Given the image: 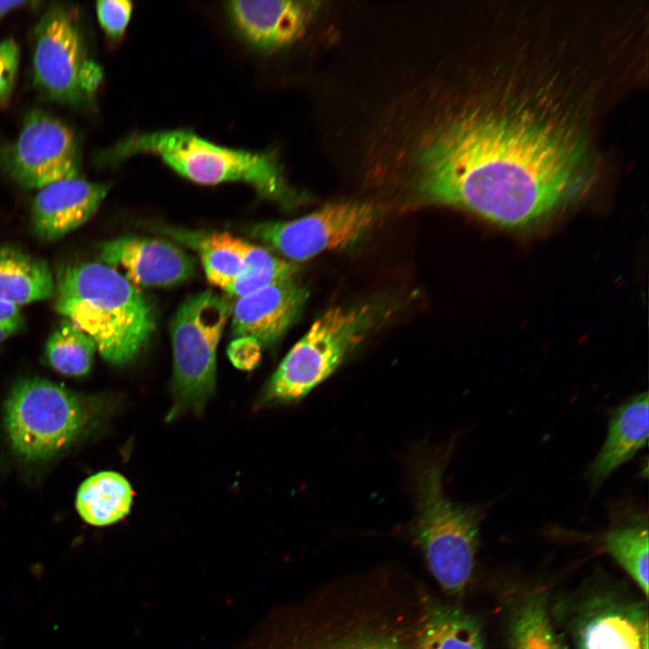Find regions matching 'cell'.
<instances>
[{
	"instance_id": "16",
	"label": "cell",
	"mask_w": 649,
	"mask_h": 649,
	"mask_svg": "<svg viewBox=\"0 0 649 649\" xmlns=\"http://www.w3.org/2000/svg\"><path fill=\"white\" fill-rule=\"evenodd\" d=\"M648 399L647 391L642 392L612 412L607 438L587 474L594 489L646 445L649 433Z\"/></svg>"
},
{
	"instance_id": "28",
	"label": "cell",
	"mask_w": 649,
	"mask_h": 649,
	"mask_svg": "<svg viewBox=\"0 0 649 649\" xmlns=\"http://www.w3.org/2000/svg\"><path fill=\"white\" fill-rule=\"evenodd\" d=\"M0 325L14 332L23 325V317L18 306L0 299Z\"/></svg>"
},
{
	"instance_id": "22",
	"label": "cell",
	"mask_w": 649,
	"mask_h": 649,
	"mask_svg": "<svg viewBox=\"0 0 649 649\" xmlns=\"http://www.w3.org/2000/svg\"><path fill=\"white\" fill-rule=\"evenodd\" d=\"M97 351L94 340L68 318L60 321L49 337L45 354L50 365L61 374H87Z\"/></svg>"
},
{
	"instance_id": "2",
	"label": "cell",
	"mask_w": 649,
	"mask_h": 649,
	"mask_svg": "<svg viewBox=\"0 0 649 649\" xmlns=\"http://www.w3.org/2000/svg\"><path fill=\"white\" fill-rule=\"evenodd\" d=\"M55 294L58 313L89 335L113 365L134 361L154 332L149 300L119 270L101 261L59 267Z\"/></svg>"
},
{
	"instance_id": "25",
	"label": "cell",
	"mask_w": 649,
	"mask_h": 649,
	"mask_svg": "<svg viewBox=\"0 0 649 649\" xmlns=\"http://www.w3.org/2000/svg\"><path fill=\"white\" fill-rule=\"evenodd\" d=\"M133 3L127 0L98 1L96 5L98 22L112 41L122 38L130 22Z\"/></svg>"
},
{
	"instance_id": "7",
	"label": "cell",
	"mask_w": 649,
	"mask_h": 649,
	"mask_svg": "<svg viewBox=\"0 0 649 649\" xmlns=\"http://www.w3.org/2000/svg\"><path fill=\"white\" fill-rule=\"evenodd\" d=\"M378 317L370 304L324 312L289 350L262 389L260 404L298 401L326 379L364 339Z\"/></svg>"
},
{
	"instance_id": "6",
	"label": "cell",
	"mask_w": 649,
	"mask_h": 649,
	"mask_svg": "<svg viewBox=\"0 0 649 649\" xmlns=\"http://www.w3.org/2000/svg\"><path fill=\"white\" fill-rule=\"evenodd\" d=\"M232 305L212 290L189 296L170 324L173 352L171 405L166 421L200 415L215 392L216 350Z\"/></svg>"
},
{
	"instance_id": "23",
	"label": "cell",
	"mask_w": 649,
	"mask_h": 649,
	"mask_svg": "<svg viewBox=\"0 0 649 649\" xmlns=\"http://www.w3.org/2000/svg\"><path fill=\"white\" fill-rule=\"evenodd\" d=\"M648 528L637 524L612 528L605 545L610 555L648 598Z\"/></svg>"
},
{
	"instance_id": "13",
	"label": "cell",
	"mask_w": 649,
	"mask_h": 649,
	"mask_svg": "<svg viewBox=\"0 0 649 649\" xmlns=\"http://www.w3.org/2000/svg\"><path fill=\"white\" fill-rule=\"evenodd\" d=\"M108 189L107 184L79 178L62 179L41 188L32 205L33 231L45 242L63 237L89 220Z\"/></svg>"
},
{
	"instance_id": "15",
	"label": "cell",
	"mask_w": 649,
	"mask_h": 649,
	"mask_svg": "<svg viewBox=\"0 0 649 649\" xmlns=\"http://www.w3.org/2000/svg\"><path fill=\"white\" fill-rule=\"evenodd\" d=\"M577 649H648V615L643 603L600 600L576 628Z\"/></svg>"
},
{
	"instance_id": "1",
	"label": "cell",
	"mask_w": 649,
	"mask_h": 649,
	"mask_svg": "<svg viewBox=\"0 0 649 649\" xmlns=\"http://www.w3.org/2000/svg\"><path fill=\"white\" fill-rule=\"evenodd\" d=\"M533 43L483 60L414 133L407 159L421 198L522 230L591 190L606 70L571 56L577 45Z\"/></svg>"
},
{
	"instance_id": "5",
	"label": "cell",
	"mask_w": 649,
	"mask_h": 649,
	"mask_svg": "<svg viewBox=\"0 0 649 649\" xmlns=\"http://www.w3.org/2000/svg\"><path fill=\"white\" fill-rule=\"evenodd\" d=\"M105 403L52 381L28 378L12 389L5 425L14 451L30 462L46 461L82 438L100 422Z\"/></svg>"
},
{
	"instance_id": "8",
	"label": "cell",
	"mask_w": 649,
	"mask_h": 649,
	"mask_svg": "<svg viewBox=\"0 0 649 649\" xmlns=\"http://www.w3.org/2000/svg\"><path fill=\"white\" fill-rule=\"evenodd\" d=\"M381 211L375 203L336 202L294 220L258 224L251 233L287 259L306 261L352 245L377 222Z\"/></svg>"
},
{
	"instance_id": "9",
	"label": "cell",
	"mask_w": 649,
	"mask_h": 649,
	"mask_svg": "<svg viewBox=\"0 0 649 649\" xmlns=\"http://www.w3.org/2000/svg\"><path fill=\"white\" fill-rule=\"evenodd\" d=\"M3 160L15 182L23 187L39 189L62 179L78 178L80 166L73 131L41 110H33L25 117Z\"/></svg>"
},
{
	"instance_id": "12",
	"label": "cell",
	"mask_w": 649,
	"mask_h": 649,
	"mask_svg": "<svg viewBox=\"0 0 649 649\" xmlns=\"http://www.w3.org/2000/svg\"><path fill=\"white\" fill-rule=\"evenodd\" d=\"M307 295L291 278L238 297L231 310L233 336L251 337L261 346L273 344L295 322Z\"/></svg>"
},
{
	"instance_id": "3",
	"label": "cell",
	"mask_w": 649,
	"mask_h": 649,
	"mask_svg": "<svg viewBox=\"0 0 649 649\" xmlns=\"http://www.w3.org/2000/svg\"><path fill=\"white\" fill-rule=\"evenodd\" d=\"M140 153L157 155L195 183L243 182L261 197L282 204L292 197L270 154L221 146L184 129L133 133L100 151L96 160L100 166H112Z\"/></svg>"
},
{
	"instance_id": "11",
	"label": "cell",
	"mask_w": 649,
	"mask_h": 649,
	"mask_svg": "<svg viewBox=\"0 0 649 649\" xmlns=\"http://www.w3.org/2000/svg\"><path fill=\"white\" fill-rule=\"evenodd\" d=\"M101 262L121 268L135 287H169L192 278L196 260L169 241L141 236H123L105 242L100 249Z\"/></svg>"
},
{
	"instance_id": "26",
	"label": "cell",
	"mask_w": 649,
	"mask_h": 649,
	"mask_svg": "<svg viewBox=\"0 0 649 649\" xmlns=\"http://www.w3.org/2000/svg\"><path fill=\"white\" fill-rule=\"evenodd\" d=\"M20 61V50L13 39L0 41V106L5 105L13 93Z\"/></svg>"
},
{
	"instance_id": "14",
	"label": "cell",
	"mask_w": 649,
	"mask_h": 649,
	"mask_svg": "<svg viewBox=\"0 0 649 649\" xmlns=\"http://www.w3.org/2000/svg\"><path fill=\"white\" fill-rule=\"evenodd\" d=\"M227 14L238 34L251 47L272 50L296 41L306 28L308 8L296 1L236 0Z\"/></svg>"
},
{
	"instance_id": "29",
	"label": "cell",
	"mask_w": 649,
	"mask_h": 649,
	"mask_svg": "<svg viewBox=\"0 0 649 649\" xmlns=\"http://www.w3.org/2000/svg\"><path fill=\"white\" fill-rule=\"evenodd\" d=\"M31 2L27 1H15V0H6V1H0V20L5 16L7 14L19 9L23 7V5H30Z\"/></svg>"
},
{
	"instance_id": "18",
	"label": "cell",
	"mask_w": 649,
	"mask_h": 649,
	"mask_svg": "<svg viewBox=\"0 0 649 649\" xmlns=\"http://www.w3.org/2000/svg\"><path fill=\"white\" fill-rule=\"evenodd\" d=\"M415 649H484V641L472 616L425 596Z\"/></svg>"
},
{
	"instance_id": "24",
	"label": "cell",
	"mask_w": 649,
	"mask_h": 649,
	"mask_svg": "<svg viewBox=\"0 0 649 649\" xmlns=\"http://www.w3.org/2000/svg\"><path fill=\"white\" fill-rule=\"evenodd\" d=\"M248 271L224 291L242 297L271 283L294 278L297 266L282 260L267 249L247 242L244 251Z\"/></svg>"
},
{
	"instance_id": "10",
	"label": "cell",
	"mask_w": 649,
	"mask_h": 649,
	"mask_svg": "<svg viewBox=\"0 0 649 649\" xmlns=\"http://www.w3.org/2000/svg\"><path fill=\"white\" fill-rule=\"evenodd\" d=\"M88 60L79 27L70 10L60 4L48 7L32 33L35 87L50 100L79 105L87 100L80 73Z\"/></svg>"
},
{
	"instance_id": "4",
	"label": "cell",
	"mask_w": 649,
	"mask_h": 649,
	"mask_svg": "<svg viewBox=\"0 0 649 649\" xmlns=\"http://www.w3.org/2000/svg\"><path fill=\"white\" fill-rule=\"evenodd\" d=\"M452 448L450 444L416 463L412 534L438 584L451 595H461L475 571L481 514L477 507L453 502L443 492V474Z\"/></svg>"
},
{
	"instance_id": "20",
	"label": "cell",
	"mask_w": 649,
	"mask_h": 649,
	"mask_svg": "<svg viewBox=\"0 0 649 649\" xmlns=\"http://www.w3.org/2000/svg\"><path fill=\"white\" fill-rule=\"evenodd\" d=\"M133 498L132 486L124 476L115 471H100L80 485L76 507L89 525L109 526L129 514Z\"/></svg>"
},
{
	"instance_id": "21",
	"label": "cell",
	"mask_w": 649,
	"mask_h": 649,
	"mask_svg": "<svg viewBox=\"0 0 649 649\" xmlns=\"http://www.w3.org/2000/svg\"><path fill=\"white\" fill-rule=\"evenodd\" d=\"M508 635L510 649H567L542 595L520 603L512 616Z\"/></svg>"
},
{
	"instance_id": "30",
	"label": "cell",
	"mask_w": 649,
	"mask_h": 649,
	"mask_svg": "<svg viewBox=\"0 0 649 649\" xmlns=\"http://www.w3.org/2000/svg\"><path fill=\"white\" fill-rule=\"evenodd\" d=\"M15 333L14 330L0 325V343L7 339L10 335Z\"/></svg>"
},
{
	"instance_id": "19",
	"label": "cell",
	"mask_w": 649,
	"mask_h": 649,
	"mask_svg": "<svg viewBox=\"0 0 649 649\" xmlns=\"http://www.w3.org/2000/svg\"><path fill=\"white\" fill-rule=\"evenodd\" d=\"M55 295L48 263L17 248L0 246V299L16 306Z\"/></svg>"
},
{
	"instance_id": "17",
	"label": "cell",
	"mask_w": 649,
	"mask_h": 649,
	"mask_svg": "<svg viewBox=\"0 0 649 649\" xmlns=\"http://www.w3.org/2000/svg\"><path fill=\"white\" fill-rule=\"evenodd\" d=\"M160 232L194 250L210 283L225 290L248 271L246 241L228 233H207L164 226Z\"/></svg>"
},
{
	"instance_id": "27",
	"label": "cell",
	"mask_w": 649,
	"mask_h": 649,
	"mask_svg": "<svg viewBox=\"0 0 649 649\" xmlns=\"http://www.w3.org/2000/svg\"><path fill=\"white\" fill-rule=\"evenodd\" d=\"M232 364L242 370H252L261 359V344L249 336L234 338L227 348Z\"/></svg>"
}]
</instances>
